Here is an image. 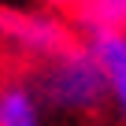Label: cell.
<instances>
[{
  "instance_id": "8992f818",
  "label": "cell",
  "mask_w": 126,
  "mask_h": 126,
  "mask_svg": "<svg viewBox=\"0 0 126 126\" xmlns=\"http://www.w3.org/2000/svg\"><path fill=\"white\" fill-rule=\"evenodd\" d=\"M37 4H45V8H52V11H67V8L74 11L82 0H37Z\"/></svg>"
},
{
  "instance_id": "6da1fadb",
  "label": "cell",
  "mask_w": 126,
  "mask_h": 126,
  "mask_svg": "<svg viewBox=\"0 0 126 126\" xmlns=\"http://www.w3.org/2000/svg\"><path fill=\"white\" fill-rule=\"evenodd\" d=\"M30 82H33L41 104H48L56 111H71V115L96 111L100 104L111 100L108 82H104V71L96 67V59L85 48V41L74 52L59 56V59L37 63V67L30 71Z\"/></svg>"
},
{
  "instance_id": "277c9868",
  "label": "cell",
  "mask_w": 126,
  "mask_h": 126,
  "mask_svg": "<svg viewBox=\"0 0 126 126\" xmlns=\"http://www.w3.org/2000/svg\"><path fill=\"white\" fill-rule=\"evenodd\" d=\"M85 48L93 52L96 67L104 71V82H108V93H111L115 108L126 115V33L93 37V41H85Z\"/></svg>"
},
{
  "instance_id": "3957f363",
  "label": "cell",
  "mask_w": 126,
  "mask_h": 126,
  "mask_svg": "<svg viewBox=\"0 0 126 126\" xmlns=\"http://www.w3.org/2000/svg\"><path fill=\"white\" fill-rule=\"evenodd\" d=\"M41 108L30 74L0 82V126H41Z\"/></svg>"
},
{
  "instance_id": "7a4b0ae2",
  "label": "cell",
  "mask_w": 126,
  "mask_h": 126,
  "mask_svg": "<svg viewBox=\"0 0 126 126\" xmlns=\"http://www.w3.org/2000/svg\"><path fill=\"white\" fill-rule=\"evenodd\" d=\"M0 45L8 52L48 63L82 45V33H74V22H63L52 11H30V8H4L0 4Z\"/></svg>"
},
{
  "instance_id": "5b68a950",
  "label": "cell",
  "mask_w": 126,
  "mask_h": 126,
  "mask_svg": "<svg viewBox=\"0 0 126 126\" xmlns=\"http://www.w3.org/2000/svg\"><path fill=\"white\" fill-rule=\"evenodd\" d=\"M74 30H82L85 41L126 33V0H82L74 8Z\"/></svg>"
}]
</instances>
